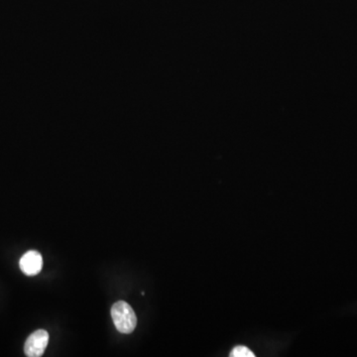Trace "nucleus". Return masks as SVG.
I'll return each instance as SVG.
<instances>
[{
  "label": "nucleus",
  "mask_w": 357,
  "mask_h": 357,
  "mask_svg": "<svg viewBox=\"0 0 357 357\" xmlns=\"http://www.w3.org/2000/svg\"><path fill=\"white\" fill-rule=\"evenodd\" d=\"M112 317L115 328L121 333H131L137 325V318L132 307L124 301L115 303L112 307Z\"/></svg>",
  "instance_id": "1"
},
{
  "label": "nucleus",
  "mask_w": 357,
  "mask_h": 357,
  "mask_svg": "<svg viewBox=\"0 0 357 357\" xmlns=\"http://www.w3.org/2000/svg\"><path fill=\"white\" fill-rule=\"evenodd\" d=\"M49 342V333L45 330H38L29 335L25 342L24 352L28 357L43 356Z\"/></svg>",
  "instance_id": "2"
},
{
  "label": "nucleus",
  "mask_w": 357,
  "mask_h": 357,
  "mask_svg": "<svg viewBox=\"0 0 357 357\" xmlns=\"http://www.w3.org/2000/svg\"><path fill=\"white\" fill-rule=\"evenodd\" d=\"M20 269L27 276L39 274L43 267V258L38 251L30 250L21 257Z\"/></svg>",
  "instance_id": "3"
},
{
  "label": "nucleus",
  "mask_w": 357,
  "mask_h": 357,
  "mask_svg": "<svg viewBox=\"0 0 357 357\" xmlns=\"http://www.w3.org/2000/svg\"><path fill=\"white\" fill-rule=\"evenodd\" d=\"M230 356L234 357H253L255 354L248 349V347H243V345H237L232 349Z\"/></svg>",
  "instance_id": "4"
}]
</instances>
